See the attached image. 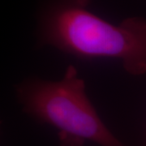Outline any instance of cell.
Wrapping results in <instances>:
<instances>
[{"label":"cell","mask_w":146,"mask_h":146,"mask_svg":"<svg viewBox=\"0 0 146 146\" xmlns=\"http://www.w3.org/2000/svg\"><path fill=\"white\" fill-rule=\"evenodd\" d=\"M90 0H53L40 22L42 45L81 58H114L127 72H146V21L128 18L115 25L88 10Z\"/></svg>","instance_id":"1"},{"label":"cell","mask_w":146,"mask_h":146,"mask_svg":"<svg viewBox=\"0 0 146 146\" xmlns=\"http://www.w3.org/2000/svg\"><path fill=\"white\" fill-rule=\"evenodd\" d=\"M17 95L24 111L57 128L63 146H80L85 140L101 146H123L101 120L73 66L59 81L25 80Z\"/></svg>","instance_id":"2"}]
</instances>
